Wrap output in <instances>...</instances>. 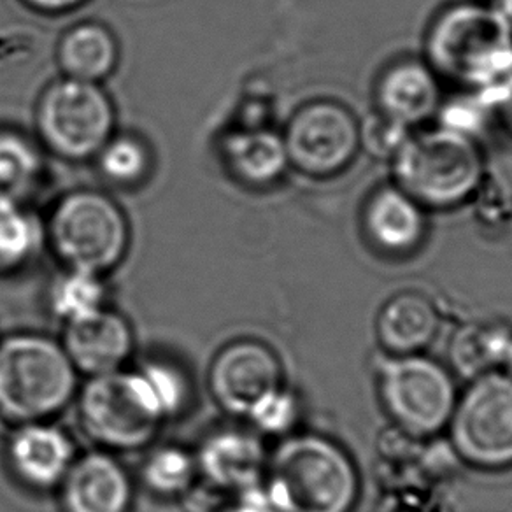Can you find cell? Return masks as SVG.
I'll return each instance as SVG.
<instances>
[{"label":"cell","mask_w":512,"mask_h":512,"mask_svg":"<svg viewBox=\"0 0 512 512\" xmlns=\"http://www.w3.org/2000/svg\"><path fill=\"white\" fill-rule=\"evenodd\" d=\"M470 204L484 227L502 228L512 221V188L498 174L486 171Z\"/></svg>","instance_id":"4316f807"},{"label":"cell","mask_w":512,"mask_h":512,"mask_svg":"<svg viewBox=\"0 0 512 512\" xmlns=\"http://www.w3.org/2000/svg\"><path fill=\"white\" fill-rule=\"evenodd\" d=\"M100 171L120 185L137 183L150 169V151L139 139L111 137L99 151Z\"/></svg>","instance_id":"484cf974"},{"label":"cell","mask_w":512,"mask_h":512,"mask_svg":"<svg viewBox=\"0 0 512 512\" xmlns=\"http://www.w3.org/2000/svg\"><path fill=\"white\" fill-rule=\"evenodd\" d=\"M439 328L434 300L416 290L393 295L377 314V339L388 355H418L432 344Z\"/></svg>","instance_id":"ac0fdd59"},{"label":"cell","mask_w":512,"mask_h":512,"mask_svg":"<svg viewBox=\"0 0 512 512\" xmlns=\"http://www.w3.org/2000/svg\"><path fill=\"white\" fill-rule=\"evenodd\" d=\"M58 60L67 78L99 83L118 64V44L104 25L81 23L60 41Z\"/></svg>","instance_id":"ffe728a7"},{"label":"cell","mask_w":512,"mask_h":512,"mask_svg":"<svg viewBox=\"0 0 512 512\" xmlns=\"http://www.w3.org/2000/svg\"><path fill=\"white\" fill-rule=\"evenodd\" d=\"M283 139L297 171L313 179L337 178L360 153V121L337 100H311L293 114Z\"/></svg>","instance_id":"30bf717a"},{"label":"cell","mask_w":512,"mask_h":512,"mask_svg":"<svg viewBox=\"0 0 512 512\" xmlns=\"http://www.w3.org/2000/svg\"><path fill=\"white\" fill-rule=\"evenodd\" d=\"M511 342L512 330L504 323H467L449 342V360L458 374L472 381L505 365Z\"/></svg>","instance_id":"44dd1931"},{"label":"cell","mask_w":512,"mask_h":512,"mask_svg":"<svg viewBox=\"0 0 512 512\" xmlns=\"http://www.w3.org/2000/svg\"><path fill=\"white\" fill-rule=\"evenodd\" d=\"M197 467L214 488L239 493L260 484L265 472L262 442L249 432L221 430L200 446Z\"/></svg>","instance_id":"e0dca14e"},{"label":"cell","mask_w":512,"mask_h":512,"mask_svg":"<svg viewBox=\"0 0 512 512\" xmlns=\"http://www.w3.org/2000/svg\"><path fill=\"white\" fill-rule=\"evenodd\" d=\"M497 8L505 16V20L512 25V0H498Z\"/></svg>","instance_id":"836d02e7"},{"label":"cell","mask_w":512,"mask_h":512,"mask_svg":"<svg viewBox=\"0 0 512 512\" xmlns=\"http://www.w3.org/2000/svg\"><path fill=\"white\" fill-rule=\"evenodd\" d=\"M141 370L144 376L150 379L153 392L157 395L167 418H172L179 411H183L190 397V388L186 377L176 367L169 363L151 362L144 365Z\"/></svg>","instance_id":"f546056e"},{"label":"cell","mask_w":512,"mask_h":512,"mask_svg":"<svg viewBox=\"0 0 512 512\" xmlns=\"http://www.w3.org/2000/svg\"><path fill=\"white\" fill-rule=\"evenodd\" d=\"M32 8L44 11V13H62L76 8L83 0H27Z\"/></svg>","instance_id":"d6a6232c"},{"label":"cell","mask_w":512,"mask_h":512,"mask_svg":"<svg viewBox=\"0 0 512 512\" xmlns=\"http://www.w3.org/2000/svg\"><path fill=\"white\" fill-rule=\"evenodd\" d=\"M505 370H507V374L512 377V342L511 348H509V353H507V358H505Z\"/></svg>","instance_id":"e575fe53"},{"label":"cell","mask_w":512,"mask_h":512,"mask_svg":"<svg viewBox=\"0 0 512 512\" xmlns=\"http://www.w3.org/2000/svg\"><path fill=\"white\" fill-rule=\"evenodd\" d=\"M413 130L402 127L397 121L386 118L381 113L369 114L360 121V150L367 151L377 160H390L399 153L407 137Z\"/></svg>","instance_id":"83f0119b"},{"label":"cell","mask_w":512,"mask_h":512,"mask_svg":"<svg viewBox=\"0 0 512 512\" xmlns=\"http://www.w3.org/2000/svg\"><path fill=\"white\" fill-rule=\"evenodd\" d=\"M16 477L37 490H50L64 481L74 463V446L64 430L43 421L23 423L8 446Z\"/></svg>","instance_id":"2e32d148"},{"label":"cell","mask_w":512,"mask_h":512,"mask_svg":"<svg viewBox=\"0 0 512 512\" xmlns=\"http://www.w3.org/2000/svg\"><path fill=\"white\" fill-rule=\"evenodd\" d=\"M264 488L276 512H353L360 477L337 442L297 434L286 437L265 465Z\"/></svg>","instance_id":"6da1fadb"},{"label":"cell","mask_w":512,"mask_h":512,"mask_svg":"<svg viewBox=\"0 0 512 512\" xmlns=\"http://www.w3.org/2000/svg\"><path fill=\"white\" fill-rule=\"evenodd\" d=\"M37 125L51 150L81 160L99 155L113 137L114 107L99 83L65 78L41 97Z\"/></svg>","instance_id":"9c48e42d"},{"label":"cell","mask_w":512,"mask_h":512,"mask_svg":"<svg viewBox=\"0 0 512 512\" xmlns=\"http://www.w3.org/2000/svg\"><path fill=\"white\" fill-rule=\"evenodd\" d=\"M425 60L439 78L486 92L512 74V25L488 4H453L430 25Z\"/></svg>","instance_id":"7a4b0ae2"},{"label":"cell","mask_w":512,"mask_h":512,"mask_svg":"<svg viewBox=\"0 0 512 512\" xmlns=\"http://www.w3.org/2000/svg\"><path fill=\"white\" fill-rule=\"evenodd\" d=\"M67 512H128L132 483L113 456L93 451L74 460L62 481Z\"/></svg>","instance_id":"9a60e30c"},{"label":"cell","mask_w":512,"mask_h":512,"mask_svg":"<svg viewBox=\"0 0 512 512\" xmlns=\"http://www.w3.org/2000/svg\"><path fill=\"white\" fill-rule=\"evenodd\" d=\"M223 157L242 183L269 186L278 183L290 167L285 139L271 128L237 130L225 137Z\"/></svg>","instance_id":"d6986e66"},{"label":"cell","mask_w":512,"mask_h":512,"mask_svg":"<svg viewBox=\"0 0 512 512\" xmlns=\"http://www.w3.org/2000/svg\"><path fill=\"white\" fill-rule=\"evenodd\" d=\"M221 512H276L269 502L262 484L251 486L248 490L237 493V500L234 504L228 505L227 509Z\"/></svg>","instance_id":"1f68e13d"},{"label":"cell","mask_w":512,"mask_h":512,"mask_svg":"<svg viewBox=\"0 0 512 512\" xmlns=\"http://www.w3.org/2000/svg\"><path fill=\"white\" fill-rule=\"evenodd\" d=\"M64 349L76 370L88 376H102L121 370L134 349V335L128 321L107 311L90 314L67 323Z\"/></svg>","instance_id":"5bb4252c"},{"label":"cell","mask_w":512,"mask_h":512,"mask_svg":"<svg viewBox=\"0 0 512 512\" xmlns=\"http://www.w3.org/2000/svg\"><path fill=\"white\" fill-rule=\"evenodd\" d=\"M365 239L381 255H413L427 239V211L399 186H379L367 197L362 211Z\"/></svg>","instance_id":"7c38bea8"},{"label":"cell","mask_w":512,"mask_h":512,"mask_svg":"<svg viewBox=\"0 0 512 512\" xmlns=\"http://www.w3.org/2000/svg\"><path fill=\"white\" fill-rule=\"evenodd\" d=\"M199 474L197 460L186 449L165 446L151 453L144 463V483L162 497H178L192 488Z\"/></svg>","instance_id":"d4e9b609"},{"label":"cell","mask_w":512,"mask_h":512,"mask_svg":"<svg viewBox=\"0 0 512 512\" xmlns=\"http://www.w3.org/2000/svg\"><path fill=\"white\" fill-rule=\"evenodd\" d=\"M283 386V367L269 346L258 341L228 344L209 370V390L228 413L248 416L269 393Z\"/></svg>","instance_id":"8fae6325"},{"label":"cell","mask_w":512,"mask_h":512,"mask_svg":"<svg viewBox=\"0 0 512 512\" xmlns=\"http://www.w3.org/2000/svg\"><path fill=\"white\" fill-rule=\"evenodd\" d=\"M50 241L69 269L102 272L120 264L128 248V223L120 207L92 190L65 195L51 214Z\"/></svg>","instance_id":"52a82bcc"},{"label":"cell","mask_w":512,"mask_h":512,"mask_svg":"<svg viewBox=\"0 0 512 512\" xmlns=\"http://www.w3.org/2000/svg\"><path fill=\"white\" fill-rule=\"evenodd\" d=\"M43 158L32 141L15 132H0V204H23L36 190Z\"/></svg>","instance_id":"7402d4cb"},{"label":"cell","mask_w":512,"mask_h":512,"mask_svg":"<svg viewBox=\"0 0 512 512\" xmlns=\"http://www.w3.org/2000/svg\"><path fill=\"white\" fill-rule=\"evenodd\" d=\"M79 413L86 434L114 449L143 448L167 420L143 370L90 377L81 393Z\"/></svg>","instance_id":"5b68a950"},{"label":"cell","mask_w":512,"mask_h":512,"mask_svg":"<svg viewBox=\"0 0 512 512\" xmlns=\"http://www.w3.org/2000/svg\"><path fill=\"white\" fill-rule=\"evenodd\" d=\"M439 76L421 58H400L388 65L376 81L377 113L413 130L432 120L441 107Z\"/></svg>","instance_id":"4fadbf2b"},{"label":"cell","mask_w":512,"mask_h":512,"mask_svg":"<svg viewBox=\"0 0 512 512\" xmlns=\"http://www.w3.org/2000/svg\"><path fill=\"white\" fill-rule=\"evenodd\" d=\"M76 386L78 370L64 346L37 334L0 341V414L8 420L50 418L71 402Z\"/></svg>","instance_id":"277c9868"},{"label":"cell","mask_w":512,"mask_h":512,"mask_svg":"<svg viewBox=\"0 0 512 512\" xmlns=\"http://www.w3.org/2000/svg\"><path fill=\"white\" fill-rule=\"evenodd\" d=\"M479 97L512 139V74L500 85L493 86L486 92H479Z\"/></svg>","instance_id":"4dcf8cb0"},{"label":"cell","mask_w":512,"mask_h":512,"mask_svg":"<svg viewBox=\"0 0 512 512\" xmlns=\"http://www.w3.org/2000/svg\"><path fill=\"white\" fill-rule=\"evenodd\" d=\"M39 241V223L23 204H0V271L27 264Z\"/></svg>","instance_id":"cb8c5ba5"},{"label":"cell","mask_w":512,"mask_h":512,"mask_svg":"<svg viewBox=\"0 0 512 512\" xmlns=\"http://www.w3.org/2000/svg\"><path fill=\"white\" fill-rule=\"evenodd\" d=\"M249 421L260 432L269 435L288 434L299 418V402L283 386L260 400L248 414Z\"/></svg>","instance_id":"f1b7e54d"},{"label":"cell","mask_w":512,"mask_h":512,"mask_svg":"<svg viewBox=\"0 0 512 512\" xmlns=\"http://www.w3.org/2000/svg\"><path fill=\"white\" fill-rule=\"evenodd\" d=\"M451 444L476 469L512 467V377L488 372L458 395L448 425Z\"/></svg>","instance_id":"ba28073f"},{"label":"cell","mask_w":512,"mask_h":512,"mask_svg":"<svg viewBox=\"0 0 512 512\" xmlns=\"http://www.w3.org/2000/svg\"><path fill=\"white\" fill-rule=\"evenodd\" d=\"M377 393L397 427L414 437L446 430L455 411V377L428 356L388 355L377 367Z\"/></svg>","instance_id":"8992f818"},{"label":"cell","mask_w":512,"mask_h":512,"mask_svg":"<svg viewBox=\"0 0 512 512\" xmlns=\"http://www.w3.org/2000/svg\"><path fill=\"white\" fill-rule=\"evenodd\" d=\"M50 300L58 318L71 323L104 309L106 288L100 274L69 269L51 288Z\"/></svg>","instance_id":"603a6c76"},{"label":"cell","mask_w":512,"mask_h":512,"mask_svg":"<svg viewBox=\"0 0 512 512\" xmlns=\"http://www.w3.org/2000/svg\"><path fill=\"white\" fill-rule=\"evenodd\" d=\"M393 185L425 211H449L470 204L486 174L476 139L448 127L407 137L392 160Z\"/></svg>","instance_id":"3957f363"}]
</instances>
